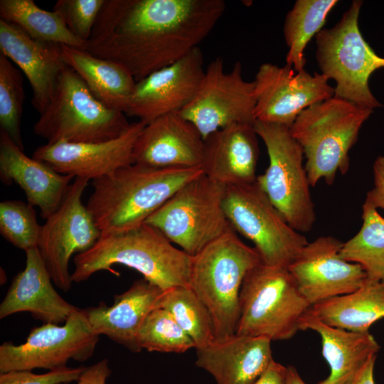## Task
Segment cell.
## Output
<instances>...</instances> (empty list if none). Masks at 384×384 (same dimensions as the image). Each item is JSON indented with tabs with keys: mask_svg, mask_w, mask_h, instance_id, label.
Instances as JSON below:
<instances>
[{
	"mask_svg": "<svg viewBox=\"0 0 384 384\" xmlns=\"http://www.w3.org/2000/svg\"><path fill=\"white\" fill-rule=\"evenodd\" d=\"M88 181L75 178L60 206L42 225L38 248L54 284L64 292L72 287L68 270L71 256L89 250L101 236L91 213L82 202Z\"/></svg>",
	"mask_w": 384,
	"mask_h": 384,
	"instance_id": "obj_14",
	"label": "cell"
},
{
	"mask_svg": "<svg viewBox=\"0 0 384 384\" xmlns=\"http://www.w3.org/2000/svg\"><path fill=\"white\" fill-rule=\"evenodd\" d=\"M321 73L311 75L304 69L295 71L265 63L260 65L252 81L256 121L291 127L306 108L334 96V87Z\"/></svg>",
	"mask_w": 384,
	"mask_h": 384,
	"instance_id": "obj_15",
	"label": "cell"
},
{
	"mask_svg": "<svg viewBox=\"0 0 384 384\" xmlns=\"http://www.w3.org/2000/svg\"><path fill=\"white\" fill-rule=\"evenodd\" d=\"M73 178L28 157L0 129V179L8 186L16 183L28 203L40 208L43 218L47 219L60 206Z\"/></svg>",
	"mask_w": 384,
	"mask_h": 384,
	"instance_id": "obj_21",
	"label": "cell"
},
{
	"mask_svg": "<svg viewBox=\"0 0 384 384\" xmlns=\"http://www.w3.org/2000/svg\"><path fill=\"white\" fill-rule=\"evenodd\" d=\"M260 262L255 248L244 243L233 228L192 257L190 287L211 316L216 341L235 334L242 282Z\"/></svg>",
	"mask_w": 384,
	"mask_h": 384,
	"instance_id": "obj_4",
	"label": "cell"
},
{
	"mask_svg": "<svg viewBox=\"0 0 384 384\" xmlns=\"http://www.w3.org/2000/svg\"><path fill=\"white\" fill-rule=\"evenodd\" d=\"M309 312L328 326L368 332L373 324L384 318V282L367 278L354 292L316 303Z\"/></svg>",
	"mask_w": 384,
	"mask_h": 384,
	"instance_id": "obj_28",
	"label": "cell"
},
{
	"mask_svg": "<svg viewBox=\"0 0 384 384\" xmlns=\"http://www.w3.org/2000/svg\"><path fill=\"white\" fill-rule=\"evenodd\" d=\"M287 367L271 361L265 372L253 384H286Z\"/></svg>",
	"mask_w": 384,
	"mask_h": 384,
	"instance_id": "obj_40",
	"label": "cell"
},
{
	"mask_svg": "<svg viewBox=\"0 0 384 384\" xmlns=\"http://www.w3.org/2000/svg\"><path fill=\"white\" fill-rule=\"evenodd\" d=\"M42 230L36 211L30 203L21 201H4L0 203V233L16 247L25 252L38 246Z\"/></svg>",
	"mask_w": 384,
	"mask_h": 384,
	"instance_id": "obj_35",
	"label": "cell"
},
{
	"mask_svg": "<svg viewBox=\"0 0 384 384\" xmlns=\"http://www.w3.org/2000/svg\"><path fill=\"white\" fill-rule=\"evenodd\" d=\"M160 307L171 314L191 338L196 350L216 341L211 316L190 287L177 286L164 291Z\"/></svg>",
	"mask_w": 384,
	"mask_h": 384,
	"instance_id": "obj_32",
	"label": "cell"
},
{
	"mask_svg": "<svg viewBox=\"0 0 384 384\" xmlns=\"http://www.w3.org/2000/svg\"><path fill=\"white\" fill-rule=\"evenodd\" d=\"M383 282H384V281H383Z\"/></svg>",
	"mask_w": 384,
	"mask_h": 384,
	"instance_id": "obj_43",
	"label": "cell"
},
{
	"mask_svg": "<svg viewBox=\"0 0 384 384\" xmlns=\"http://www.w3.org/2000/svg\"><path fill=\"white\" fill-rule=\"evenodd\" d=\"M164 294V290L142 278L124 293L114 295L112 305L101 302L85 311L96 334L137 353L142 351L137 343L139 329L147 316L160 307Z\"/></svg>",
	"mask_w": 384,
	"mask_h": 384,
	"instance_id": "obj_23",
	"label": "cell"
},
{
	"mask_svg": "<svg viewBox=\"0 0 384 384\" xmlns=\"http://www.w3.org/2000/svg\"><path fill=\"white\" fill-rule=\"evenodd\" d=\"M125 115L97 100L80 77L67 66L52 100L34 124L33 132L48 144L106 142L129 129L131 123Z\"/></svg>",
	"mask_w": 384,
	"mask_h": 384,
	"instance_id": "obj_8",
	"label": "cell"
},
{
	"mask_svg": "<svg viewBox=\"0 0 384 384\" xmlns=\"http://www.w3.org/2000/svg\"><path fill=\"white\" fill-rule=\"evenodd\" d=\"M257 136L250 124H234L210 134L204 139L203 174L225 186L255 181Z\"/></svg>",
	"mask_w": 384,
	"mask_h": 384,
	"instance_id": "obj_24",
	"label": "cell"
},
{
	"mask_svg": "<svg viewBox=\"0 0 384 384\" xmlns=\"http://www.w3.org/2000/svg\"><path fill=\"white\" fill-rule=\"evenodd\" d=\"M141 350L160 353H185L195 348L188 334L165 309L153 310L145 319L137 334Z\"/></svg>",
	"mask_w": 384,
	"mask_h": 384,
	"instance_id": "obj_33",
	"label": "cell"
},
{
	"mask_svg": "<svg viewBox=\"0 0 384 384\" xmlns=\"http://www.w3.org/2000/svg\"><path fill=\"white\" fill-rule=\"evenodd\" d=\"M204 139L178 112L146 124L134 146V164L154 168L201 167Z\"/></svg>",
	"mask_w": 384,
	"mask_h": 384,
	"instance_id": "obj_19",
	"label": "cell"
},
{
	"mask_svg": "<svg viewBox=\"0 0 384 384\" xmlns=\"http://www.w3.org/2000/svg\"><path fill=\"white\" fill-rule=\"evenodd\" d=\"M26 266L18 273L0 304V319L29 312L43 324L65 323L78 307L62 298L38 247L26 251Z\"/></svg>",
	"mask_w": 384,
	"mask_h": 384,
	"instance_id": "obj_22",
	"label": "cell"
},
{
	"mask_svg": "<svg viewBox=\"0 0 384 384\" xmlns=\"http://www.w3.org/2000/svg\"><path fill=\"white\" fill-rule=\"evenodd\" d=\"M145 125L142 121L131 123L121 136L106 142L47 143L32 157L60 174L94 181L134 164V146Z\"/></svg>",
	"mask_w": 384,
	"mask_h": 384,
	"instance_id": "obj_18",
	"label": "cell"
},
{
	"mask_svg": "<svg viewBox=\"0 0 384 384\" xmlns=\"http://www.w3.org/2000/svg\"><path fill=\"white\" fill-rule=\"evenodd\" d=\"M235 334L272 341L292 338L311 304L287 267L260 262L242 282Z\"/></svg>",
	"mask_w": 384,
	"mask_h": 384,
	"instance_id": "obj_6",
	"label": "cell"
},
{
	"mask_svg": "<svg viewBox=\"0 0 384 384\" xmlns=\"http://www.w3.org/2000/svg\"><path fill=\"white\" fill-rule=\"evenodd\" d=\"M342 245L334 237H319L308 242L287 267L311 306L353 292L366 281L361 265L341 257Z\"/></svg>",
	"mask_w": 384,
	"mask_h": 384,
	"instance_id": "obj_16",
	"label": "cell"
},
{
	"mask_svg": "<svg viewBox=\"0 0 384 384\" xmlns=\"http://www.w3.org/2000/svg\"><path fill=\"white\" fill-rule=\"evenodd\" d=\"M223 208L233 229L255 245L265 265L287 268L308 243L257 181L226 186Z\"/></svg>",
	"mask_w": 384,
	"mask_h": 384,
	"instance_id": "obj_11",
	"label": "cell"
},
{
	"mask_svg": "<svg viewBox=\"0 0 384 384\" xmlns=\"http://www.w3.org/2000/svg\"><path fill=\"white\" fill-rule=\"evenodd\" d=\"M115 264L135 270L164 291L190 287L192 257L146 223L123 232L101 234L92 247L74 257L72 281H85L101 270L119 275L112 268Z\"/></svg>",
	"mask_w": 384,
	"mask_h": 384,
	"instance_id": "obj_3",
	"label": "cell"
},
{
	"mask_svg": "<svg viewBox=\"0 0 384 384\" xmlns=\"http://www.w3.org/2000/svg\"><path fill=\"white\" fill-rule=\"evenodd\" d=\"M337 3V0H297L287 13L283 28L288 47L286 63L295 71L304 69L305 48L322 29L327 16Z\"/></svg>",
	"mask_w": 384,
	"mask_h": 384,
	"instance_id": "obj_30",
	"label": "cell"
},
{
	"mask_svg": "<svg viewBox=\"0 0 384 384\" xmlns=\"http://www.w3.org/2000/svg\"><path fill=\"white\" fill-rule=\"evenodd\" d=\"M105 0H58L53 11L58 14L68 29L87 42Z\"/></svg>",
	"mask_w": 384,
	"mask_h": 384,
	"instance_id": "obj_36",
	"label": "cell"
},
{
	"mask_svg": "<svg viewBox=\"0 0 384 384\" xmlns=\"http://www.w3.org/2000/svg\"><path fill=\"white\" fill-rule=\"evenodd\" d=\"M100 335L92 329L85 309L77 308L63 326L43 324L31 330L20 345L0 346V373L49 370L67 366L69 360L85 361L94 353Z\"/></svg>",
	"mask_w": 384,
	"mask_h": 384,
	"instance_id": "obj_12",
	"label": "cell"
},
{
	"mask_svg": "<svg viewBox=\"0 0 384 384\" xmlns=\"http://www.w3.org/2000/svg\"><path fill=\"white\" fill-rule=\"evenodd\" d=\"M373 110L332 97L304 110L289 128L302 147L310 185H328L349 167L348 152Z\"/></svg>",
	"mask_w": 384,
	"mask_h": 384,
	"instance_id": "obj_5",
	"label": "cell"
},
{
	"mask_svg": "<svg viewBox=\"0 0 384 384\" xmlns=\"http://www.w3.org/2000/svg\"><path fill=\"white\" fill-rule=\"evenodd\" d=\"M286 384H306L299 375L297 369L292 366H288Z\"/></svg>",
	"mask_w": 384,
	"mask_h": 384,
	"instance_id": "obj_42",
	"label": "cell"
},
{
	"mask_svg": "<svg viewBox=\"0 0 384 384\" xmlns=\"http://www.w3.org/2000/svg\"><path fill=\"white\" fill-rule=\"evenodd\" d=\"M25 94L20 71L0 53V126L23 151L21 124Z\"/></svg>",
	"mask_w": 384,
	"mask_h": 384,
	"instance_id": "obj_34",
	"label": "cell"
},
{
	"mask_svg": "<svg viewBox=\"0 0 384 384\" xmlns=\"http://www.w3.org/2000/svg\"><path fill=\"white\" fill-rule=\"evenodd\" d=\"M111 374L108 361L106 358L85 367L76 384H106Z\"/></svg>",
	"mask_w": 384,
	"mask_h": 384,
	"instance_id": "obj_39",
	"label": "cell"
},
{
	"mask_svg": "<svg viewBox=\"0 0 384 384\" xmlns=\"http://www.w3.org/2000/svg\"><path fill=\"white\" fill-rule=\"evenodd\" d=\"M362 208V226L343 243L339 254L344 260L361 265L368 279L384 281V218L366 201Z\"/></svg>",
	"mask_w": 384,
	"mask_h": 384,
	"instance_id": "obj_31",
	"label": "cell"
},
{
	"mask_svg": "<svg viewBox=\"0 0 384 384\" xmlns=\"http://www.w3.org/2000/svg\"><path fill=\"white\" fill-rule=\"evenodd\" d=\"M203 173L201 167L133 164L92 181L86 206L101 234L123 232L145 223L181 186Z\"/></svg>",
	"mask_w": 384,
	"mask_h": 384,
	"instance_id": "obj_2",
	"label": "cell"
},
{
	"mask_svg": "<svg viewBox=\"0 0 384 384\" xmlns=\"http://www.w3.org/2000/svg\"><path fill=\"white\" fill-rule=\"evenodd\" d=\"M254 128L265 144L270 160L257 182L292 228L309 232L316 213L302 147L284 125L255 121Z\"/></svg>",
	"mask_w": 384,
	"mask_h": 384,
	"instance_id": "obj_10",
	"label": "cell"
},
{
	"mask_svg": "<svg viewBox=\"0 0 384 384\" xmlns=\"http://www.w3.org/2000/svg\"><path fill=\"white\" fill-rule=\"evenodd\" d=\"M0 50L25 74L33 92V106L41 114L52 100L60 75L68 66L61 45L34 39L16 25L0 19Z\"/></svg>",
	"mask_w": 384,
	"mask_h": 384,
	"instance_id": "obj_20",
	"label": "cell"
},
{
	"mask_svg": "<svg viewBox=\"0 0 384 384\" xmlns=\"http://www.w3.org/2000/svg\"><path fill=\"white\" fill-rule=\"evenodd\" d=\"M0 16L34 39L82 50L85 46L58 14L40 8L33 0H1Z\"/></svg>",
	"mask_w": 384,
	"mask_h": 384,
	"instance_id": "obj_29",
	"label": "cell"
},
{
	"mask_svg": "<svg viewBox=\"0 0 384 384\" xmlns=\"http://www.w3.org/2000/svg\"><path fill=\"white\" fill-rule=\"evenodd\" d=\"M363 1L354 0L336 25L316 36V58L321 74L336 82L334 97L374 110L382 105L369 87V78L384 68L379 56L363 37L358 17Z\"/></svg>",
	"mask_w": 384,
	"mask_h": 384,
	"instance_id": "obj_7",
	"label": "cell"
},
{
	"mask_svg": "<svg viewBox=\"0 0 384 384\" xmlns=\"http://www.w3.org/2000/svg\"><path fill=\"white\" fill-rule=\"evenodd\" d=\"M255 107L254 83L243 78L241 63L225 72L223 58L218 57L207 65L196 94L178 114L205 139L234 124H254Z\"/></svg>",
	"mask_w": 384,
	"mask_h": 384,
	"instance_id": "obj_13",
	"label": "cell"
},
{
	"mask_svg": "<svg viewBox=\"0 0 384 384\" xmlns=\"http://www.w3.org/2000/svg\"><path fill=\"white\" fill-rule=\"evenodd\" d=\"M223 0H105L84 50L139 82L178 61L211 32Z\"/></svg>",
	"mask_w": 384,
	"mask_h": 384,
	"instance_id": "obj_1",
	"label": "cell"
},
{
	"mask_svg": "<svg viewBox=\"0 0 384 384\" xmlns=\"http://www.w3.org/2000/svg\"><path fill=\"white\" fill-rule=\"evenodd\" d=\"M306 329L320 335L322 355L330 368L328 377L317 384H353L380 348L369 331L358 333L328 326L309 311L300 321V330Z\"/></svg>",
	"mask_w": 384,
	"mask_h": 384,
	"instance_id": "obj_26",
	"label": "cell"
},
{
	"mask_svg": "<svg viewBox=\"0 0 384 384\" xmlns=\"http://www.w3.org/2000/svg\"><path fill=\"white\" fill-rule=\"evenodd\" d=\"M271 341L263 336L235 334L196 349L195 363L216 384H253L273 360Z\"/></svg>",
	"mask_w": 384,
	"mask_h": 384,
	"instance_id": "obj_25",
	"label": "cell"
},
{
	"mask_svg": "<svg viewBox=\"0 0 384 384\" xmlns=\"http://www.w3.org/2000/svg\"><path fill=\"white\" fill-rule=\"evenodd\" d=\"M65 64L84 81L92 95L107 107L125 114L137 82L119 64L77 48L61 45Z\"/></svg>",
	"mask_w": 384,
	"mask_h": 384,
	"instance_id": "obj_27",
	"label": "cell"
},
{
	"mask_svg": "<svg viewBox=\"0 0 384 384\" xmlns=\"http://www.w3.org/2000/svg\"><path fill=\"white\" fill-rule=\"evenodd\" d=\"M203 54L199 47L178 61L137 82L125 114L148 124L178 112L192 100L203 78Z\"/></svg>",
	"mask_w": 384,
	"mask_h": 384,
	"instance_id": "obj_17",
	"label": "cell"
},
{
	"mask_svg": "<svg viewBox=\"0 0 384 384\" xmlns=\"http://www.w3.org/2000/svg\"><path fill=\"white\" fill-rule=\"evenodd\" d=\"M377 356L372 357L365 365L353 384H375L374 366Z\"/></svg>",
	"mask_w": 384,
	"mask_h": 384,
	"instance_id": "obj_41",
	"label": "cell"
},
{
	"mask_svg": "<svg viewBox=\"0 0 384 384\" xmlns=\"http://www.w3.org/2000/svg\"><path fill=\"white\" fill-rule=\"evenodd\" d=\"M225 188L203 173L181 186L145 223L193 257L233 228L223 208Z\"/></svg>",
	"mask_w": 384,
	"mask_h": 384,
	"instance_id": "obj_9",
	"label": "cell"
},
{
	"mask_svg": "<svg viewBox=\"0 0 384 384\" xmlns=\"http://www.w3.org/2000/svg\"><path fill=\"white\" fill-rule=\"evenodd\" d=\"M85 367H63L36 374L31 370H12L0 373V384H67L78 381Z\"/></svg>",
	"mask_w": 384,
	"mask_h": 384,
	"instance_id": "obj_37",
	"label": "cell"
},
{
	"mask_svg": "<svg viewBox=\"0 0 384 384\" xmlns=\"http://www.w3.org/2000/svg\"><path fill=\"white\" fill-rule=\"evenodd\" d=\"M373 187L366 195L365 201L374 208L384 210V156H378L373 166Z\"/></svg>",
	"mask_w": 384,
	"mask_h": 384,
	"instance_id": "obj_38",
	"label": "cell"
}]
</instances>
